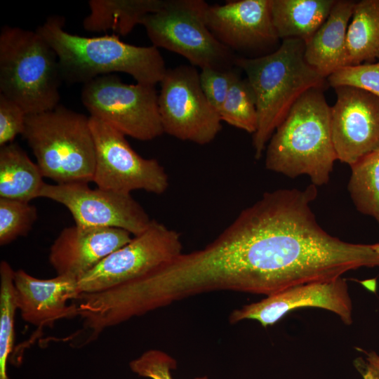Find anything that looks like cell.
<instances>
[{
    "label": "cell",
    "instance_id": "cell-5",
    "mask_svg": "<svg viewBox=\"0 0 379 379\" xmlns=\"http://www.w3.org/2000/svg\"><path fill=\"white\" fill-rule=\"evenodd\" d=\"M62 79L58 56L36 31L5 25L0 33V93L27 114L59 105Z\"/></svg>",
    "mask_w": 379,
    "mask_h": 379
},
{
    "label": "cell",
    "instance_id": "cell-17",
    "mask_svg": "<svg viewBox=\"0 0 379 379\" xmlns=\"http://www.w3.org/2000/svg\"><path fill=\"white\" fill-rule=\"evenodd\" d=\"M13 281L18 310L26 322L41 329L60 319L78 317L77 304H68L79 295L77 279L68 275L39 279L18 270Z\"/></svg>",
    "mask_w": 379,
    "mask_h": 379
},
{
    "label": "cell",
    "instance_id": "cell-31",
    "mask_svg": "<svg viewBox=\"0 0 379 379\" xmlns=\"http://www.w3.org/2000/svg\"><path fill=\"white\" fill-rule=\"evenodd\" d=\"M363 379H379V370L368 364L362 373Z\"/></svg>",
    "mask_w": 379,
    "mask_h": 379
},
{
    "label": "cell",
    "instance_id": "cell-32",
    "mask_svg": "<svg viewBox=\"0 0 379 379\" xmlns=\"http://www.w3.org/2000/svg\"><path fill=\"white\" fill-rule=\"evenodd\" d=\"M369 364L379 370V356L375 352L367 353L366 358Z\"/></svg>",
    "mask_w": 379,
    "mask_h": 379
},
{
    "label": "cell",
    "instance_id": "cell-23",
    "mask_svg": "<svg viewBox=\"0 0 379 379\" xmlns=\"http://www.w3.org/2000/svg\"><path fill=\"white\" fill-rule=\"evenodd\" d=\"M348 191L357 209L379 225V150L350 166Z\"/></svg>",
    "mask_w": 379,
    "mask_h": 379
},
{
    "label": "cell",
    "instance_id": "cell-28",
    "mask_svg": "<svg viewBox=\"0 0 379 379\" xmlns=\"http://www.w3.org/2000/svg\"><path fill=\"white\" fill-rule=\"evenodd\" d=\"M131 371L140 377L150 379H173L172 371L177 361L168 353L157 349L149 350L129 363ZM194 379H208L206 375Z\"/></svg>",
    "mask_w": 379,
    "mask_h": 379
},
{
    "label": "cell",
    "instance_id": "cell-20",
    "mask_svg": "<svg viewBox=\"0 0 379 379\" xmlns=\"http://www.w3.org/2000/svg\"><path fill=\"white\" fill-rule=\"evenodd\" d=\"M165 0H91L89 14L83 20L88 32L112 31L126 35L149 13L159 10Z\"/></svg>",
    "mask_w": 379,
    "mask_h": 379
},
{
    "label": "cell",
    "instance_id": "cell-16",
    "mask_svg": "<svg viewBox=\"0 0 379 379\" xmlns=\"http://www.w3.org/2000/svg\"><path fill=\"white\" fill-rule=\"evenodd\" d=\"M128 231L114 227L75 225L64 228L50 248L48 260L57 275L78 280L131 239Z\"/></svg>",
    "mask_w": 379,
    "mask_h": 379
},
{
    "label": "cell",
    "instance_id": "cell-12",
    "mask_svg": "<svg viewBox=\"0 0 379 379\" xmlns=\"http://www.w3.org/2000/svg\"><path fill=\"white\" fill-rule=\"evenodd\" d=\"M39 197L65 206L78 225L119 228L137 236L152 221L131 194L100 187L92 189L88 183H45Z\"/></svg>",
    "mask_w": 379,
    "mask_h": 379
},
{
    "label": "cell",
    "instance_id": "cell-13",
    "mask_svg": "<svg viewBox=\"0 0 379 379\" xmlns=\"http://www.w3.org/2000/svg\"><path fill=\"white\" fill-rule=\"evenodd\" d=\"M331 124L337 159L354 164L379 150V98L350 86L335 88Z\"/></svg>",
    "mask_w": 379,
    "mask_h": 379
},
{
    "label": "cell",
    "instance_id": "cell-14",
    "mask_svg": "<svg viewBox=\"0 0 379 379\" xmlns=\"http://www.w3.org/2000/svg\"><path fill=\"white\" fill-rule=\"evenodd\" d=\"M318 307L333 312L346 325L352 323V305L345 279L313 281L266 296L260 301L234 310L229 320L258 321L263 327L273 325L288 312L301 307Z\"/></svg>",
    "mask_w": 379,
    "mask_h": 379
},
{
    "label": "cell",
    "instance_id": "cell-18",
    "mask_svg": "<svg viewBox=\"0 0 379 379\" xmlns=\"http://www.w3.org/2000/svg\"><path fill=\"white\" fill-rule=\"evenodd\" d=\"M354 4L335 1L325 22L305 42V60L325 79L348 65L347 32Z\"/></svg>",
    "mask_w": 379,
    "mask_h": 379
},
{
    "label": "cell",
    "instance_id": "cell-25",
    "mask_svg": "<svg viewBox=\"0 0 379 379\" xmlns=\"http://www.w3.org/2000/svg\"><path fill=\"white\" fill-rule=\"evenodd\" d=\"M218 114L222 121L253 134L258 126L255 97L247 80L237 78Z\"/></svg>",
    "mask_w": 379,
    "mask_h": 379
},
{
    "label": "cell",
    "instance_id": "cell-9",
    "mask_svg": "<svg viewBox=\"0 0 379 379\" xmlns=\"http://www.w3.org/2000/svg\"><path fill=\"white\" fill-rule=\"evenodd\" d=\"M159 84L158 105L164 132L201 145L212 142L222 121L201 89L197 69L186 65L167 69Z\"/></svg>",
    "mask_w": 379,
    "mask_h": 379
},
{
    "label": "cell",
    "instance_id": "cell-1",
    "mask_svg": "<svg viewBox=\"0 0 379 379\" xmlns=\"http://www.w3.org/2000/svg\"><path fill=\"white\" fill-rule=\"evenodd\" d=\"M317 186L265 193L225 229L223 257L238 292L268 296L362 267L379 266L371 245L344 241L318 223Z\"/></svg>",
    "mask_w": 379,
    "mask_h": 379
},
{
    "label": "cell",
    "instance_id": "cell-30",
    "mask_svg": "<svg viewBox=\"0 0 379 379\" xmlns=\"http://www.w3.org/2000/svg\"><path fill=\"white\" fill-rule=\"evenodd\" d=\"M27 114L16 102L0 93V146L13 142L25 130Z\"/></svg>",
    "mask_w": 379,
    "mask_h": 379
},
{
    "label": "cell",
    "instance_id": "cell-19",
    "mask_svg": "<svg viewBox=\"0 0 379 379\" xmlns=\"http://www.w3.org/2000/svg\"><path fill=\"white\" fill-rule=\"evenodd\" d=\"M335 0H270L274 27L279 39L307 42L328 18Z\"/></svg>",
    "mask_w": 379,
    "mask_h": 379
},
{
    "label": "cell",
    "instance_id": "cell-24",
    "mask_svg": "<svg viewBox=\"0 0 379 379\" xmlns=\"http://www.w3.org/2000/svg\"><path fill=\"white\" fill-rule=\"evenodd\" d=\"M15 271L10 264L0 263V379H8V364L15 340V316L18 305L14 286Z\"/></svg>",
    "mask_w": 379,
    "mask_h": 379
},
{
    "label": "cell",
    "instance_id": "cell-11",
    "mask_svg": "<svg viewBox=\"0 0 379 379\" xmlns=\"http://www.w3.org/2000/svg\"><path fill=\"white\" fill-rule=\"evenodd\" d=\"M180 234L155 220L78 280L79 294L105 291L140 277L182 253Z\"/></svg>",
    "mask_w": 379,
    "mask_h": 379
},
{
    "label": "cell",
    "instance_id": "cell-22",
    "mask_svg": "<svg viewBox=\"0 0 379 379\" xmlns=\"http://www.w3.org/2000/svg\"><path fill=\"white\" fill-rule=\"evenodd\" d=\"M347 32L348 65L379 60V0L355 2Z\"/></svg>",
    "mask_w": 379,
    "mask_h": 379
},
{
    "label": "cell",
    "instance_id": "cell-26",
    "mask_svg": "<svg viewBox=\"0 0 379 379\" xmlns=\"http://www.w3.org/2000/svg\"><path fill=\"white\" fill-rule=\"evenodd\" d=\"M37 219V209L29 202L0 198V245L25 236Z\"/></svg>",
    "mask_w": 379,
    "mask_h": 379
},
{
    "label": "cell",
    "instance_id": "cell-33",
    "mask_svg": "<svg viewBox=\"0 0 379 379\" xmlns=\"http://www.w3.org/2000/svg\"><path fill=\"white\" fill-rule=\"evenodd\" d=\"M371 246L372 248L379 254V243L375 244H371Z\"/></svg>",
    "mask_w": 379,
    "mask_h": 379
},
{
    "label": "cell",
    "instance_id": "cell-6",
    "mask_svg": "<svg viewBox=\"0 0 379 379\" xmlns=\"http://www.w3.org/2000/svg\"><path fill=\"white\" fill-rule=\"evenodd\" d=\"M22 135L44 178L56 184L93 182L95 148L89 117L59 105L27 114Z\"/></svg>",
    "mask_w": 379,
    "mask_h": 379
},
{
    "label": "cell",
    "instance_id": "cell-2",
    "mask_svg": "<svg viewBox=\"0 0 379 379\" xmlns=\"http://www.w3.org/2000/svg\"><path fill=\"white\" fill-rule=\"evenodd\" d=\"M65 20L51 15L36 32L55 51L63 81L85 84L95 78L123 72L137 83L156 86L167 69L158 48L138 46L117 34L86 37L65 29Z\"/></svg>",
    "mask_w": 379,
    "mask_h": 379
},
{
    "label": "cell",
    "instance_id": "cell-3",
    "mask_svg": "<svg viewBox=\"0 0 379 379\" xmlns=\"http://www.w3.org/2000/svg\"><path fill=\"white\" fill-rule=\"evenodd\" d=\"M305 48L304 41L289 39L272 53L236 58L234 65L246 74L255 97L258 126L253 147L257 159L297 100L324 85L326 79L305 60Z\"/></svg>",
    "mask_w": 379,
    "mask_h": 379
},
{
    "label": "cell",
    "instance_id": "cell-8",
    "mask_svg": "<svg viewBox=\"0 0 379 379\" xmlns=\"http://www.w3.org/2000/svg\"><path fill=\"white\" fill-rule=\"evenodd\" d=\"M156 86L128 84L115 74L99 76L84 84L81 100L91 117L126 136L147 141L164 132Z\"/></svg>",
    "mask_w": 379,
    "mask_h": 379
},
{
    "label": "cell",
    "instance_id": "cell-4",
    "mask_svg": "<svg viewBox=\"0 0 379 379\" xmlns=\"http://www.w3.org/2000/svg\"><path fill=\"white\" fill-rule=\"evenodd\" d=\"M335 160L331 107L322 88H314L297 100L274 132L265 167L291 178L307 175L320 186L328 182Z\"/></svg>",
    "mask_w": 379,
    "mask_h": 379
},
{
    "label": "cell",
    "instance_id": "cell-15",
    "mask_svg": "<svg viewBox=\"0 0 379 379\" xmlns=\"http://www.w3.org/2000/svg\"><path fill=\"white\" fill-rule=\"evenodd\" d=\"M205 20L213 36L234 51L265 50L279 39L270 0H239L208 6Z\"/></svg>",
    "mask_w": 379,
    "mask_h": 379
},
{
    "label": "cell",
    "instance_id": "cell-29",
    "mask_svg": "<svg viewBox=\"0 0 379 379\" xmlns=\"http://www.w3.org/2000/svg\"><path fill=\"white\" fill-rule=\"evenodd\" d=\"M238 70H239L238 67L227 69L204 68L199 72L201 89L210 105L218 112L225 102L232 85L240 77Z\"/></svg>",
    "mask_w": 379,
    "mask_h": 379
},
{
    "label": "cell",
    "instance_id": "cell-7",
    "mask_svg": "<svg viewBox=\"0 0 379 379\" xmlns=\"http://www.w3.org/2000/svg\"><path fill=\"white\" fill-rule=\"evenodd\" d=\"M208 6L203 0H165L141 25L154 46L182 55L192 66L201 69L232 68L237 57L206 25Z\"/></svg>",
    "mask_w": 379,
    "mask_h": 379
},
{
    "label": "cell",
    "instance_id": "cell-27",
    "mask_svg": "<svg viewBox=\"0 0 379 379\" xmlns=\"http://www.w3.org/2000/svg\"><path fill=\"white\" fill-rule=\"evenodd\" d=\"M326 79L333 88L350 86L368 91L379 98V60L375 63L343 67Z\"/></svg>",
    "mask_w": 379,
    "mask_h": 379
},
{
    "label": "cell",
    "instance_id": "cell-21",
    "mask_svg": "<svg viewBox=\"0 0 379 379\" xmlns=\"http://www.w3.org/2000/svg\"><path fill=\"white\" fill-rule=\"evenodd\" d=\"M37 165L16 142L0 148V198L29 202L46 183Z\"/></svg>",
    "mask_w": 379,
    "mask_h": 379
},
{
    "label": "cell",
    "instance_id": "cell-10",
    "mask_svg": "<svg viewBox=\"0 0 379 379\" xmlns=\"http://www.w3.org/2000/svg\"><path fill=\"white\" fill-rule=\"evenodd\" d=\"M95 143V167L93 178L98 187L131 194L144 190L164 193L168 176L155 159H145L131 147L126 135L102 121L89 117Z\"/></svg>",
    "mask_w": 379,
    "mask_h": 379
}]
</instances>
